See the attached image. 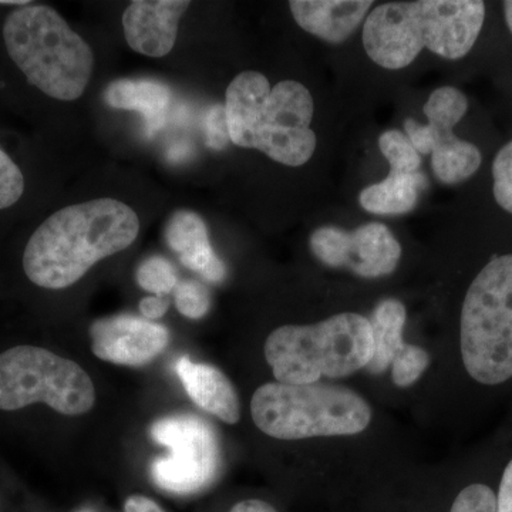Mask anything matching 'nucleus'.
Masks as SVG:
<instances>
[{"mask_svg": "<svg viewBox=\"0 0 512 512\" xmlns=\"http://www.w3.org/2000/svg\"><path fill=\"white\" fill-rule=\"evenodd\" d=\"M151 437L170 450L157 458L151 476L161 490L173 494H194L214 483L221 466L220 441L208 421L191 414H177L157 420Z\"/></svg>", "mask_w": 512, "mask_h": 512, "instance_id": "9", "label": "nucleus"}, {"mask_svg": "<svg viewBox=\"0 0 512 512\" xmlns=\"http://www.w3.org/2000/svg\"><path fill=\"white\" fill-rule=\"evenodd\" d=\"M430 365L426 350L414 345H403L392 363L393 382L399 387H409L420 379Z\"/></svg>", "mask_w": 512, "mask_h": 512, "instance_id": "22", "label": "nucleus"}, {"mask_svg": "<svg viewBox=\"0 0 512 512\" xmlns=\"http://www.w3.org/2000/svg\"><path fill=\"white\" fill-rule=\"evenodd\" d=\"M175 369L192 402L224 423H238L241 409L237 390L218 367L181 357Z\"/></svg>", "mask_w": 512, "mask_h": 512, "instance_id": "15", "label": "nucleus"}, {"mask_svg": "<svg viewBox=\"0 0 512 512\" xmlns=\"http://www.w3.org/2000/svg\"><path fill=\"white\" fill-rule=\"evenodd\" d=\"M493 178L495 200L512 214V141L498 151L493 164Z\"/></svg>", "mask_w": 512, "mask_h": 512, "instance_id": "25", "label": "nucleus"}, {"mask_svg": "<svg viewBox=\"0 0 512 512\" xmlns=\"http://www.w3.org/2000/svg\"><path fill=\"white\" fill-rule=\"evenodd\" d=\"M229 140L227 117H225V109L214 107L208 117V141L210 146L214 148H224Z\"/></svg>", "mask_w": 512, "mask_h": 512, "instance_id": "27", "label": "nucleus"}, {"mask_svg": "<svg viewBox=\"0 0 512 512\" xmlns=\"http://www.w3.org/2000/svg\"><path fill=\"white\" fill-rule=\"evenodd\" d=\"M124 512H165L163 508L144 495H131L124 505Z\"/></svg>", "mask_w": 512, "mask_h": 512, "instance_id": "30", "label": "nucleus"}, {"mask_svg": "<svg viewBox=\"0 0 512 512\" xmlns=\"http://www.w3.org/2000/svg\"><path fill=\"white\" fill-rule=\"evenodd\" d=\"M188 0H136L123 13L124 36L134 52L164 57L174 49L178 23L190 8Z\"/></svg>", "mask_w": 512, "mask_h": 512, "instance_id": "13", "label": "nucleus"}, {"mask_svg": "<svg viewBox=\"0 0 512 512\" xmlns=\"http://www.w3.org/2000/svg\"><path fill=\"white\" fill-rule=\"evenodd\" d=\"M104 101L113 109L137 110L151 127H160L171 101L167 84L150 79H120L107 87Z\"/></svg>", "mask_w": 512, "mask_h": 512, "instance_id": "18", "label": "nucleus"}, {"mask_svg": "<svg viewBox=\"0 0 512 512\" xmlns=\"http://www.w3.org/2000/svg\"><path fill=\"white\" fill-rule=\"evenodd\" d=\"M35 403L80 416L93 409L96 389L83 367L50 350L16 346L0 353V410L15 412Z\"/></svg>", "mask_w": 512, "mask_h": 512, "instance_id": "8", "label": "nucleus"}, {"mask_svg": "<svg viewBox=\"0 0 512 512\" xmlns=\"http://www.w3.org/2000/svg\"><path fill=\"white\" fill-rule=\"evenodd\" d=\"M168 308H170V302L164 296H147L140 302L141 315L151 322L163 318Z\"/></svg>", "mask_w": 512, "mask_h": 512, "instance_id": "28", "label": "nucleus"}, {"mask_svg": "<svg viewBox=\"0 0 512 512\" xmlns=\"http://www.w3.org/2000/svg\"><path fill=\"white\" fill-rule=\"evenodd\" d=\"M466 94L456 87L444 86L434 90L424 104L423 111L429 123L404 121V131L417 153L431 156V170L444 184H458L476 174L480 168V150L474 144L461 140L454 127L466 116Z\"/></svg>", "mask_w": 512, "mask_h": 512, "instance_id": "10", "label": "nucleus"}, {"mask_svg": "<svg viewBox=\"0 0 512 512\" xmlns=\"http://www.w3.org/2000/svg\"><path fill=\"white\" fill-rule=\"evenodd\" d=\"M231 512H276L271 504L261 500L241 501L232 508Z\"/></svg>", "mask_w": 512, "mask_h": 512, "instance_id": "31", "label": "nucleus"}, {"mask_svg": "<svg viewBox=\"0 0 512 512\" xmlns=\"http://www.w3.org/2000/svg\"><path fill=\"white\" fill-rule=\"evenodd\" d=\"M10 59L28 82L56 100L74 101L92 79L94 55L55 9L46 5L13 10L3 25Z\"/></svg>", "mask_w": 512, "mask_h": 512, "instance_id": "4", "label": "nucleus"}, {"mask_svg": "<svg viewBox=\"0 0 512 512\" xmlns=\"http://www.w3.org/2000/svg\"><path fill=\"white\" fill-rule=\"evenodd\" d=\"M25 192V178L15 161L0 148V210L12 207Z\"/></svg>", "mask_w": 512, "mask_h": 512, "instance_id": "24", "label": "nucleus"}, {"mask_svg": "<svg viewBox=\"0 0 512 512\" xmlns=\"http://www.w3.org/2000/svg\"><path fill=\"white\" fill-rule=\"evenodd\" d=\"M379 148L387 163L390 164V171L419 173L420 154L402 131L389 130L383 133L379 138Z\"/></svg>", "mask_w": 512, "mask_h": 512, "instance_id": "20", "label": "nucleus"}, {"mask_svg": "<svg viewBox=\"0 0 512 512\" xmlns=\"http://www.w3.org/2000/svg\"><path fill=\"white\" fill-rule=\"evenodd\" d=\"M138 232L137 212L114 198L70 205L33 232L23 254V269L40 288H69L101 259L130 247Z\"/></svg>", "mask_w": 512, "mask_h": 512, "instance_id": "1", "label": "nucleus"}, {"mask_svg": "<svg viewBox=\"0 0 512 512\" xmlns=\"http://www.w3.org/2000/svg\"><path fill=\"white\" fill-rule=\"evenodd\" d=\"M372 0H292L289 8L299 26L328 43L345 42L367 18Z\"/></svg>", "mask_w": 512, "mask_h": 512, "instance_id": "14", "label": "nucleus"}, {"mask_svg": "<svg viewBox=\"0 0 512 512\" xmlns=\"http://www.w3.org/2000/svg\"><path fill=\"white\" fill-rule=\"evenodd\" d=\"M265 359L279 383L339 379L369 365L372 326L359 313H339L315 325H286L265 342Z\"/></svg>", "mask_w": 512, "mask_h": 512, "instance_id": "5", "label": "nucleus"}, {"mask_svg": "<svg viewBox=\"0 0 512 512\" xmlns=\"http://www.w3.org/2000/svg\"><path fill=\"white\" fill-rule=\"evenodd\" d=\"M94 355L104 362L143 366L153 362L170 343V330L160 323L119 315L99 319L90 328Z\"/></svg>", "mask_w": 512, "mask_h": 512, "instance_id": "12", "label": "nucleus"}, {"mask_svg": "<svg viewBox=\"0 0 512 512\" xmlns=\"http://www.w3.org/2000/svg\"><path fill=\"white\" fill-rule=\"evenodd\" d=\"M495 512H512V460L505 467L503 478H501Z\"/></svg>", "mask_w": 512, "mask_h": 512, "instance_id": "29", "label": "nucleus"}, {"mask_svg": "<svg viewBox=\"0 0 512 512\" xmlns=\"http://www.w3.org/2000/svg\"><path fill=\"white\" fill-rule=\"evenodd\" d=\"M175 291V306L188 319H201L211 308V295L200 282H178Z\"/></svg>", "mask_w": 512, "mask_h": 512, "instance_id": "23", "label": "nucleus"}, {"mask_svg": "<svg viewBox=\"0 0 512 512\" xmlns=\"http://www.w3.org/2000/svg\"><path fill=\"white\" fill-rule=\"evenodd\" d=\"M224 109L235 146L254 148L288 167H301L315 153V106L302 83L285 80L271 87L264 74L242 72L229 83Z\"/></svg>", "mask_w": 512, "mask_h": 512, "instance_id": "3", "label": "nucleus"}, {"mask_svg": "<svg viewBox=\"0 0 512 512\" xmlns=\"http://www.w3.org/2000/svg\"><path fill=\"white\" fill-rule=\"evenodd\" d=\"M251 413L256 427L278 440L353 436L372 420L363 397L323 383H266L254 393Z\"/></svg>", "mask_w": 512, "mask_h": 512, "instance_id": "6", "label": "nucleus"}, {"mask_svg": "<svg viewBox=\"0 0 512 512\" xmlns=\"http://www.w3.org/2000/svg\"><path fill=\"white\" fill-rule=\"evenodd\" d=\"M165 239L188 269L214 284L224 281L227 268L212 249L207 225L200 215L192 211L175 212L168 222Z\"/></svg>", "mask_w": 512, "mask_h": 512, "instance_id": "16", "label": "nucleus"}, {"mask_svg": "<svg viewBox=\"0 0 512 512\" xmlns=\"http://www.w3.org/2000/svg\"><path fill=\"white\" fill-rule=\"evenodd\" d=\"M426 175L396 173L360 192L359 202L367 212L377 215L407 214L419 202L420 191L427 187Z\"/></svg>", "mask_w": 512, "mask_h": 512, "instance_id": "17", "label": "nucleus"}, {"mask_svg": "<svg viewBox=\"0 0 512 512\" xmlns=\"http://www.w3.org/2000/svg\"><path fill=\"white\" fill-rule=\"evenodd\" d=\"M80 512H92V511H89V510H84V511H80Z\"/></svg>", "mask_w": 512, "mask_h": 512, "instance_id": "34", "label": "nucleus"}, {"mask_svg": "<svg viewBox=\"0 0 512 512\" xmlns=\"http://www.w3.org/2000/svg\"><path fill=\"white\" fill-rule=\"evenodd\" d=\"M0 5H18L20 8H22V6L30 5V2L29 0H0Z\"/></svg>", "mask_w": 512, "mask_h": 512, "instance_id": "33", "label": "nucleus"}, {"mask_svg": "<svg viewBox=\"0 0 512 512\" xmlns=\"http://www.w3.org/2000/svg\"><path fill=\"white\" fill-rule=\"evenodd\" d=\"M504 13L505 20H507L508 28H510L512 33V0H508V2H504Z\"/></svg>", "mask_w": 512, "mask_h": 512, "instance_id": "32", "label": "nucleus"}, {"mask_svg": "<svg viewBox=\"0 0 512 512\" xmlns=\"http://www.w3.org/2000/svg\"><path fill=\"white\" fill-rule=\"evenodd\" d=\"M461 356L468 375L495 386L512 377V254L497 256L468 288L461 311Z\"/></svg>", "mask_w": 512, "mask_h": 512, "instance_id": "7", "label": "nucleus"}, {"mask_svg": "<svg viewBox=\"0 0 512 512\" xmlns=\"http://www.w3.org/2000/svg\"><path fill=\"white\" fill-rule=\"evenodd\" d=\"M497 495L484 484H471L457 495L451 512H495Z\"/></svg>", "mask_w": 512, "mask_h": 512, "instance_id": "26", "label": "nucleus"}, {"mask_svg": "<svg viewBox=\"0 0 512 512\" xmlns=\"http://www.w3.org/2000/svg\"><path fill=\"white\" fill-rule=\"evenodd\" d=\"M480 0H419L377 6L363 26L367 55L389 70L404 69L423 49L444 59H461L483 29Z\"/></svg>", "mask_w": 512, "mask_h": 512, "instance_id": "2", "label": "nucleus"}, {"mask_svg": "<svg viewBox=\"0 0 512 512\" xmlns=\"http://www.w3.org/2000/svg\"><path fill=\"white\" fill-rule=\"evenodd\" d=\"M136 279L144 291L154 293L156 296L168 295L178 285L177 271L163 256H151L146 259L138 266Z\"/></svg>", "mask_w": 512, "mask_h": 512, "instance_id": "21", "label": "nucleus"}, {"mask_svg": "<svg viewBox=\"0 0 512 512\" xmlns=\"http://www.w3.org/2000/svg\"><path fill=\"white\" fill-rule=\"evenodd\" d=\"M311 251L330 268H346L362 278H382L399 265L402 247L393 232L380 222L353 231L320 227L309 239Z\"/></svg>", "mask_w": 512, "mask_h": 512, "instance_id": "11", "label": "nucleus"}, {"mask_svg": "<svg viewBox=\"0 0 512 512\" xmlns=\"http://www.w3.org/2000/svg\"><path fill=\"white\" fill-rule=\"evenodd\" d=\"M406 308L396 299H386L376 306L372 319L373 355L367 369L370 373H383L392 366L394 357L403 348V329L406 323Z\"/></svg>", "mask_w": 512, "mask_h": 512, "instance_id": "19", "label": "nucleus"}]
</instances>
